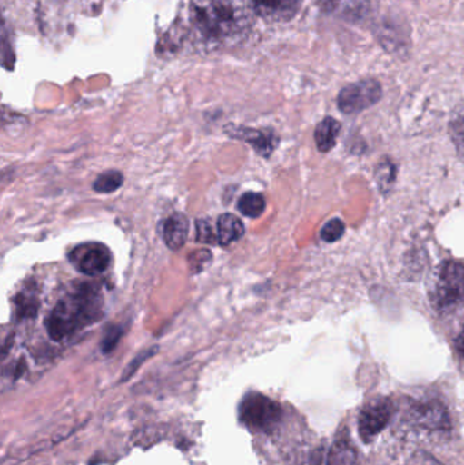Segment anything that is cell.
Wrapping results in <instances>:
<instances>
[{
  "label": "cell",
  "mask_w": 464,
  "mask_h": 465,
  "mask_svg": "<svg viewBox=\"0 0 464 465\" xmlns=\"http://www.w3.org/2000/svg\"><path fill=\"white\" fill-rule=\"evenodd\" d=\"M239 418L242 425L250 430L270 433L282 418V409L269 396L251 392L242 399L239 409Z\"/></svg>",
  "instance_id": "obj_3"
},
{
  "label": "cell",
  "mask_w": 464,
  "mask_h": 465,
  "mask_svg": "<svg viewBox=\"0 0 464 465\" xmlns=\"http://www.w3.org/2000/svg\"><path fill=\"white\" fill-rule=\"evenodd\" d=\"M383 95L380 82L364 79L343 87L338 94V108L346 114H360L376 105Z\"/></svg>",
  "instance_id": "obj_4"
},
{
  "label": "cell",
  "mask_w": 464,
  "mask_h": 465,
  "mask_svg": "<svg viewBox=\"0 0 464 465\" xmlns=\"http://www.w3.org/2000/svg\"><path fill=\"white\" fill-rule=\"evenodd\" d=\"M392 404L389 399L378 398L365 404L359 415V433L362 441L372 442L390 423Z\"/></svg>",
  "instance_id": "obj_7"
},
{
  "label": "cell",
  "mask_w": 464,
  "mask_h": 465,
  "mask_svg": "<svg viewBox=\"0 0 464 465\" xmlns=\"http://www.w3.org/2000/svg\"><path fill=\"white\" fill-rule=\"evenodd\" d=\"M345 232V223L341 220H331L321 228V237L326 242H337Z\"/></svg>",
  "instance_id": "obj_20"
},
{
  "label": "cell",
  "mask_w": 464,
  "mask_h": 465,
  "mask_svg": "<svg viewBox=\"0 0 464 465\" xmlns=\"http://www.w3.org/2000/svg\"><path fill=\"white\" fill-rule=\"evenodd\" d=\"M356 450L349 439L348 430L341 431L330 450L327 465H356Z\"/></svg>",
  "instance_id": "obj_12"
},
{
  "label": "cell",
  "mask_w": 464,
  "mask_h": 465,
  "mask_svg": "<svg viewBox=\"0 0 464 465\" xmlns=\"http://www.w3.org/2000/svg\"><path fill=\"white\" fill-rule=\"evenodd\" d=\"M104 300L100 287L94 283H81L74 287L67 297L62 298L49 313L46 332L54 341H62L103 317Z\"/></svg>",
  "instance_id": "obj_1"
},
{
  "label": "cell",
  "mask_w": 464,
  "mask_h": 465,
  "mask_svg": "<svg viewBox=\"0 0 464 465\" xmlns=\"http://www.w3.org/2000/svg\"><path fill=\"white\" fill-rule=\"evenodd\" d=\"M198 35L207 43H222L242 27V15L233 0H203L191 8Z\"/></svg>",
  "instance_id": "obj_2"
},
{
  "label": "cell",
  "mask_w": 464,
  "mask_h": 465,
  "mask_svg": "<svg viewBox=\"0 0 464 465\" xmlns=\"http://www.w3.org/2000/svg\"><path fill=\"white\" fill-rule=\"evenodd\" d=\"M188 229H190V223H188L185 215L174 213L171 217L166 218L163 232V238L166 246L169 249H173V251L182 248L187 241Z\"/></svg>",
  "instance_id": "obj_11"
},
{
  "label": "cell",
  "mask_w": 464,
  "mask_h": 465,
  "mask_svg": "<svg viewBox=\"0 0 464 465\" xmlns=\"http://www.w3.org/2000/svg\"><path fill=\"white\" fill-rule=\"evenodd\" d=\"M321 453H318V455L313 456L312 461H311L310 465H321Z\"/></svg>",
  "instance_id": "obj_27"
},
{
  "label": "cell",
  "mask_w": 464,
  "mask_h": 465,
  "mask_svg": "<svg viewBox=\"0 0 464 465\" xmlns=\"http://www.w3.org/2000/svg\"><path fill=\"white\" fill-rule=\"evenodd\" d=\"M433 298L440 308H449L464 300L463 264L446 262L441 265Z\"/></svg>",
  "instance_id": "obj_5"
},
{
  "label": "cell",
  "mask_w": 464,
  "mask_h": 465,
  "mask_svg": "<svg viewBox=\"0 0 464 465\" xmlns=\"http://www.w3.org/2000/svg\"><path fill=\"white\" fill-rule=\"evenodd\" d=\"M341 124L332 117H326L319 123L315 130V142L319 152L327 153L337 143Z\"/></svg>",
  "instance_id": "obj_14"
},
{
  "label": "cell",
  "mask_w": 464,
  "mask_h": 465,
  "mask_svg": "<svg viewBox=\"0 0 464 465\" xmlns=\"http://www.w3.org/2000/svg\"><path fill=\"white\" fill-rule=\"evenodd\" d=\"M123 328L120 325H112L106 330L105 335L103 338V343H101V350H103L104 354H109V352L114 351V347L119 343L120 339H122Z\"/></svg>",
  "instance_id": "obj_22"
},
{
  "label": "cell",
  "mask_w": 464,
  "mask_h": 465,
  "mask_svg": "<svg viewBox=\"0 0 464 465\" xmlns=\"http://www.w3.org/2000/svg\"><path fill=\"white\" fill-rule=\"evenodd\" d=\"M414 423L428 430H449L451 429V418L446 407L438 401H419L410 410Z\"/></svg>",
  "instance_id": "obj_8"
},
{
  "label": "cell",
  "mask_w": 464,
  "mask_h": 465,
  "mask_svg": "<svg viewBox=\"0 0 464 465\" xmlns=\"http://www.w3.org/2000/svg\"><path fill=\"white\" fill-rule=\"evenodd\" d=\"M212 260V252L206 251V249H199V251L193 252L191 256L188 257V262H190V267L193 273L202 272L204 268L209 267Z\"/></svg>",
  "instance_id": "obj_23"
},
{
  "label": "cell",
  "mask_w": 464,
  "mask_h": 465,
  "mask_svg": "<svg viewBox=\"0 0 464 465\" xmlns=\"http://www.w3.org/2000/svg\"><path fill=\"white\" fill-rule=\"evenodd\" d=\"M301 5L302 0H252L255 13L271 22L291 21Z\"/></svg>",
  "instance_id": "obj_9"
},
{
  "label": "cell",
  "mask_w": 464,
  "mask_h": 465,
  "mask_svg": "<svg viewBox=\"0 0 464 465\" xmlns=\"http://www.w3.org/2000/svg\"><path fill=\"white\" fill-rule=\"evenodd\" d=\"M71 264L86 276H98L111 264V251L100 242L81 243L70 252Z\"/></svg>",
  "instance_id": "obj_6"
},
{
  "label": "cell",
  "mask_w": 464,
  "mask_h": 465,
  "mask_svg": "<svg viewBox=\"0 0 464 465\" xmlns=\"http://www.w3.org/2000/svg\"><path fill=\"white\" fill-rule=\"evenodd\" d=\"M232 138L242 139V141L250 143L258 154L263 155L264 158L270 157L277 146V138L274 134L267 133V131L253 130L247 127H231L228 130Z\"/></svg>",
  "instance_id": "obj_10"
},
{
  "label": "cell",
  "mask_w": 464,
  "mask_h": 465,
  "mask_svg": "<svg viewBox=\"0 0 464 465\" xmlns=\"http://www.w3.org/2000/svg\"><path fill=\"white\" fill-rule=\"evenodd\" d=\"M409 465H443L440 461L436 460L432 455L427 452H417L416 455L411 458Z\"/></svg>",
  "instance_id": "obj_25"
},
{
  "label": "cell",
  "mask_w": 464,
  "mask_h": 465,
  "mask_svg": "<svg viewBox=\"0 0 464 465\" xmlns=\"http://www.w3.org/2000/svg\"><path fill=\"white\" fill-rule=\"evenodd\" d=\"M16 313L19 317H35L38 311L37 295L33 290H25L15 297Z\"/></svg>",
  "instance_id": "obj_17"
},
{
  "label": "cell",
  "mask_w": 464,
  "mask_h": 465,
  "mask_svg": "<svg viewBox=\"0 0 464 465\" xmlns=\"http://www.w3.org/2000/svg\"><path fill=\"white\" fill-rule=\"evenodd\" d=\"M237 209L248 218H259L266 210V198L259 193H245L239 199Z\"/></svg>",
  "instance_id": "obj_15"
},
{
  "label": "cell",
  "mask_w": 464,
  "mask_h": 465,
  "mask_svg": "<svg viewBox=\"0 0 464 465\" xmlns=\"http://www.w3.org/2000/svg\"><path fill=\"white\" fill-rule=\"evenodd\" d=\"M342 0H319V5L324 11H334Z\"/></svg>",
  "instance_id": "obj_26"
},
{
  "label": "cell",
  "mask_w": 464,
  "mask_h": 465,
  "mask_svg": "<svg viewBox=\"0 0 464 465\" xmlns=\"http://www.w3.org/2000/svg\"><path fill=\"white\" fill-rule=\"evenodd\" d=\"M196 241L202 243H210L215 245L218 243V232L214 231L210 221L199 220L196 223Z\"/></svg>",
  "instance_id": "obj_19"
},
{
  "label": "cell",
  "mask_w": 464,
  "mask_h": 465,
  "mask_svg": "<svg viewBox=\"0 0 464 465\" xmlns=\"http://www.w3.org/2000/svg\"><path fill=\"white\" fill-rule=\"evenodd\" d=\"M158 347H152V349L144 350V351L139 352L133 361H131L130 365L125 368L124 373H123L122 381L125 382L133 376V374L138 371V369L146 362L147 360L153 357V355L157 354Z\"/></svg>",
  "instance_id": "obj_18"
},
{
  "label": "cell",
  "mask_w": 464,
  "mask_h": 465,
  "mask_svg": "<svg viewBox=\"0 0 464 465\" xmlns=\"http://www.w3.org/2000/svg\"><path fill=\"white\" fill-rule=\"evenodd\" d=\"M376 182H378L381 191H389L392 183L395 182V166L390 163L389 161L380 163L378 172H376Z\"/></svg>",
  "instance_id": "obj_21"
},
{
  "label": "cell",
  "mask_w": 464,
  "mask_h": 465,
  "mask_svg": "<svg viewBox=\"0 0 464 465\" xmlns=\"http://www.w3.org/2000/svg\"><path fill=\"white\" fill-rule=\"evenodd\" d=\"M123 183L124 176L119 171L104 172L93 183V190L98 193H112L119 190Z\"/></svg>",
  "instance_id": "obj_16"
},
{
  "label": "cell",
  "mask_w": 464,
  "mask_h": 465,
  "mask_svg": "<svg viewBox=\"0 0 464 465\" xmlns=\"http://www.w3.org/2000/svg\"><path fill=\"white\" fill-rule=\"evenodd\" d=\"M217 232L218 243L225 246L240 240L244 235L245 226L237 215L226 213L218 218Z\"/></svg>",
  "instance_id": "obj_13"
},
{
  "label": "cell",
  "mask_w": 464,
  "mask_h": 465,
  "mask_svg": "<svg viewBox=\"0 0 464 465\" xmlns=\"http://www.w3.org/2000/svg\"><path fill=\"white\" fill-rule=\"evenodd\" d=\"M452 139L457 146L464 152V116L455 120L451 124Z\"/></svg>",
  "instance_id": "obj_24"
}]
</instances>
